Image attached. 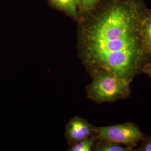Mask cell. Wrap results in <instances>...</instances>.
Returning a JSON list of instances; mask_svg holds the SVG:
<instances>
[{
    "label": "cell",
    "mask_w": 151,
    "mask_h": 151,
    "mask_svg": "<svg viewBox=\"0 0 151 151\" xmlns=\"http://www.w3.org/2000/svg\"><path fill=\"white\" fill-rule=\"evenodd\" d=\"M148 10L142 0H111L82 31L84 63L132 82L151 60L142 34Z\"/></svg>",
    "instance_id": "obj_1"
},
{
    "label": "cell",
    "mask_w": 151,
    "mask_h": 151,
    "mask_svg": "<svg viewBox=\"0 0 151 151\" xmlns=\"http://www.w3.org/2000/svg\"><path fill=\"white\" fill-rule=\"evenodd\" d=\"M92 75V81L87 87V94L95 101L113 102L129 97L131 82L122 76L103 69Z\"/></svg>",
    "instance_id": "obj_2"
},
{
    "label": "cell",
    "mask_w": 151,
    "mask_h": 151,
    "mask_svg": "<svg viewBox=\"0 0 151 151\" xmlns=\"http://www.w3.org/2000/svg\"><path fill=\"white\" fill-rule=\"evenodd\" d=\"M99 139L107 140L134 148L146 137L139 128L132 123L95 127Z\"/></svg>",
    "instance_id": "obj_3"
},
{
    "label": "cell",
    "mask_w": 151,
    "mask_h": 151,
    "mask_svg": "<svg viewBox=\"0 0 151 151\" xmlns=\"http://www.w3.org/2000/svg\"><path fill=\"white\" fill-rule=\"evenodd\" d=\"M67 133L69 139L75 143L95 136V127L80 118L72 119L67 126Z\"/></svg>",
    "instance_id": "obj_4"
},
{
    "label": "cell",
    "mask_w": 151,
    "mask_h": 151,
    "mask_svg": "<svg viewBox=\"0 0 151 151\" xmlns=\"http://www.w3.org/2000/svg\"><path fill=\"white\" fill-rule=\"evenodd\" d=\"M100 141L94 146L92 149L98 151H130L133 148L128 146H123L118 143L107 140L100 139Z\"/></svg>",
    "instance_id": "obj_5"
},
{
    "label": "cell",
    "mask_w": 151,
    "mask_h": 151,
    "mask_svg": "<svg viewBox=\"0 0 151 151\" xmlns=\"http://www.w3.org/2000/svg\"><path fill=\"white\" fill-rule=\"evenodd\" d=\"M51 1L56 7L68 12L70 15H77V8L79 5V0H51Z\"/></svg>",
    "instance_id": "obj_6"
},
{
    "label": "cell",
    "mask_w": 151,
    "mask_h": 151,
    "mask_svg": "<svg viewBox=\"0 0 151 151\" xmlns=\"http://www.w3.org/2000/svg\"><path fill=\"white\" fill-rule=\"evenodd\" d=\"M97 137L92 136L91 137L86 138L77 143L75 146L70 148L71 151H90L93 148L94 142Z\"/></svg>",
    "instance_id": "obj_7"
},
{
    "label": "cell",
    "mask_w": 151,
    "mask_h": 151,
    "mask_svg": "<svg viewBox=\"0 0 151 151\" xmlns=\"http://www.w3.org/2000/svg\"><path fill=\"white\" fill-rule=\"evenodd\" d=\"M142 34L148 49V44L151 40V13L149 12V10L143 22Z\"/></svg>",
    "instance_id": "obj_8"
},
{
    "label": "cell",
    "mask_w": 151,
    "mask_h": 151,
    "mask_svg": "<svg viewBox=\"0 0 151 151\" xmlns=\"http://www.w3.org/2000/svg\"><path fill=\"white\" fill-rule=\"evenodd\" d=\"M100 0H79V5L84 11L92 10Z\"/></svg>",
    "instance_id": "obj_9"
},
{
    "label": "cell",
    "mask_w": 151,
    "mask_h": 151,
    "mask_svg": "<svg viewBox=\"0 0 151 151\" xmlns=\"http://www.w3.org/2000/svg\"><path fill=\"white\" fill-rule=\"evenodd\" d=\"M135 151H151V138L146 137L142 141L140 146Z\"/></svg>",
    "instance_id": "obj_10"
},
{
    "label": "cell",
    "mask_w": 151,
    "mask_h": 151,
    "mask_svg": "<svg viewBox=\"0 0 151 151\" xmlns=\"http://www.w3.org/2000/svg\"><path fill=\"white\" fill-rule=\"evenodd\" d=\"M142 72L151 78V60L144 65L142 69Z\"/></svg>",
    "instance_id": "obj_11"
},
{
    "label": "cell",
    "mask_w": 151,
    "mask_h": 151,
    "mask_svg": "<svg viewBox=\"0 0 151 151\" xmlns=\"http://www.w3.org/2000/svg\"><path fill=\"white\" fill-rule=\"evenodd\" d=\"M148 49H149V52H150V53L151 57V40L149 44H148Z\"/></svg>",
    "instance_id": "obj_12"
},
{
    "label": "cell",
    "mask_w": 151,
    "mask_h": 151,
    "mask_svg": "<svg viewBox=\"0 0 151 151\" xmlns=\"http://www.w3.org/2000/svg\"><path fill=\"white\" fill-rule=\"evenodd\" d=\"M149 12H150V13H151V10H149Z\"/></svg>",
    "instance_id": "obj_13"
}]
</instances>
